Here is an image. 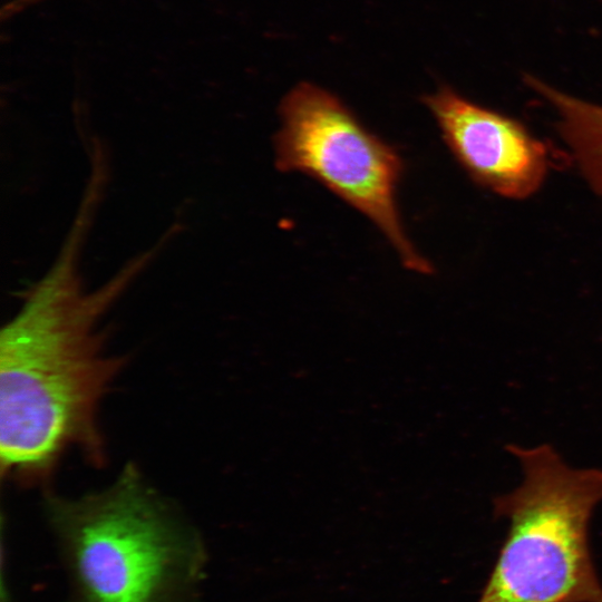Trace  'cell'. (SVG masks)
<instances>
[{
	"label": "cell",
	"mask_w": 602,
	"mask_h": 602,
	"mask_svg": "<svg viewBox=\"0 0 602 602\" xmlns=\"http://www.w3.org/2000/svg\"><path fill=\"white\" fill-rule=\"evenodd\" d=\"M98 205L84 198L48 272L22 293L0 333L1 476L46 489L70 450L95 467L107 463L100 404L127 357L107 353L106 312L165 244L128 261L87 291L79 256Z\"/></svg>",
	"instance_id": "cell-1"
},
{
	"label": "cell",
	"mask_w": 602,
	"mask_h": 602,
	"mask_svg": "<svg viewBox=\"0 0 602 602\" xmlns=\"http://www.w3.org/2000/svg\"><path fill=\"white\" fill-rule=\"evenodd\" d=\"M42 508L64 569L65 602H200L205 541L135 463L78 497L46 488Z\"/></svg>",
	"instance_id": "cell-2"
},
{
	"label": "cell",
	"mask_w": 602,
	"mask_h": 602,
	"mask_svg": "<svg viewBox=\"0 0 602 602\" xmlns=\"http://www.w3.org/2000/svg\"><path fill=\"white\" fill-rule=\"evenodd\" d=\"M506 449L522 480L492 501L507 533L477 602H602L589 535L602 469L571 467L548 444Z\"/></svg>",
	"instance_id": "cell-3"
},
{
	"label": "cell",
	"mask_w": 602,
	"mask_h": 602,
	"mask_svg": "<svg viewBox=\"0 0 602 602\" xmlns=\"http://www.w3.org/2000/svg\"><path fill=\"white\" fill-rule=\"evenodd\" d=\"M279 116L276 169L319 182L381 232L405 269L433 274L434 265L409 239L399 211L406 169L399 151L368 129L338 96L312 82L289 90Z\"/></svg>",
	"instance_id": "cell-4"
},
{
	"label": "cell",
	"mask_w": 602,
	"mask_h": 602,
	"mask_svg": "<svg viewBox=\"0 0 602 602\" xmlns=\"http://www.w3.org/2000/svg\"><path fill=\"white\" fill-rule=\"evenodd\" d=\"M421 101L446 147L477 186L514 201L543 186L551 167L548 147L518 119L476 104L448 85Z\"/></svg>",
	"instance_id": "cell-5"
},
{
	"label": "cell",
	"mask_w": 602,
	"mask_h": 602,
	"mask_svg": "<svg viewBox=\"0 0 602 602\" xmlns=\"http://www.w3.org/2000/svg\"><path fill=\"white\" fill-rule=\"evenodd\" d=\"M523 81L555 110L559 136L583 181L602 197V106L561 91L530 74H524Z\"/></svg>",
	"instance_id": "cell-6"
}]
</instances>
